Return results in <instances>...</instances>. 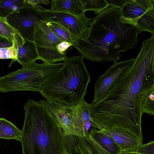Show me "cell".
<instances>
[{
  "label": "cell",
  "mask_w": 154,
  "mask_h": 154,
  "mask_svg": "<svg viewBox=\"0 0 154 154\" xmlns=\"http://www.w3.org/2000/svg\"><path fill=\"white\" fill-rule=\"evenodd\" d=\"M19 46L16 41L9 47L0 48V59H12L16 61L18 55Z\"/></svg>",
  "instance_id": "21"
},
{
  "label": "cell",
  "mask_w": 154,
  "mask_h": 154,
  "mask_svg": "<svg viewBox=\"0 0 154 154\" xmlns=\"http://www.w3.org/2000/svg\"><path fill=\"white\" fill-rule=\"evenodd\" d=\"M21 131L12 123L4 118H0V138L21 142Z\"/></svg>",
  "instance_id": "17"
},
{
  "label": "cell",
  "mask_w": 154,
  "mask_h": 154,
  "mask_svg": "<svg viewBox=\"0 0 154 154\" xmlns=\"http://www.w3.org/2000/svg\"><path fill=\"white\" fill-rule=\"evenodd\" d=\"M154 90V41L143 42L134 63L91 105L92 127L122 135L142 132L143 103Z\"/></svg>",
  "instance_id": "1"
},
{
  "label": "cell",
  "mask_w": 154,
  "mask_h": 154,
  "mask_svg": "<svg viewBox=\"0 0 154 154\" xmlns=\"http://www.w3.org/2000/svg\"><path fill=\"white\" fill-rule=\"evenodd\" d=\"M25 41L23 45L19 47L18 57L16 60L23 66L40 59L34 42Z\"/></svg>",
  "instance_id": "15"
},
{
  "label": "cell",
  "mask_w": 154,
  "mask_h": 154,
  "mask_svg": "<svg viewBox=\"0 0 154 154\" xmlns=\"http://www.w3.org/2000/svg\"><path fill=\"white\" fill-rule=\"evenodd\" d=\"M29 5L39 11H44L46 9L38 4L29 3Z\"/></svg>",
  "instance_id": "25"
},
{
  "label": "cell",
  "mask_w": 154,
  "mask_h": 154,
  "mask_svg": "<svg viewBox=\"0 0 154 154\" xmlns=\"http://www.w3.org/2000/svg\"><path fill=\"white\" fill-rule=\"evenodd\" d=\"M119 9L121 18L154 35V0H106Z\"/></svg>",
  "instance_id": "6"
},
{
  "label": "cell",
  "mask_w": 154,
  "mask_h": 154,
  "mask_svg": "<svg viewBox=\"0 0 154 154\" xmlns=\"http://www.w3.org/2000/svg\"><path fill=\"white\" fill-rule=\"evenodd\" d=\"M122 149L112 139L96 128H91L85 138L81 154H120Z\"/></svg>",
  "instance_id": "10"
},
{
  "label": "cell",
  "mask_w": 154,
  "mask_h": 154,
  "mask_svg": "<svg viewBox=\"0 0 154 154\" xmlns=\"http://www.w3.org/2000/svg\"><path fill=\"white\" fill-rule=\"evenodd\" d=\"M27 5L25 0H0V17L7 19L10 15Z\"/></svg>",
  "instance_id": "18"
},
{
  "label": "cell",
  "mask_w": 154,
  "mask_h": 154,
  "mask_svg": "<svg viewBox=\"0 0 154 154\" xmlns=\"http://www.w3.org/2000/svg\"><path fill=\"white\" fill-rule=\"evenodd\" d=\"M50 10L69 13L78 17L85 15V8L81 0H53Z\"/></svg>",
  "instance_id": "14"
},
{
  "label": "cell",
  "mask_w": 154,
  "mask_h": 154,
  "mask_svg": "<svg viewBox=\"0 0 154 154\" xmlns=\"http://www.w3.org/2000/svg\"><path fill=\"white\" fill-rule=\"evenodd\" d=\"M121 16L119 8L109 6L91 19L90 26L72 47L87 60L117 62L123 53L135 48L142 32Z\"/></svg>",
  "instance_id": "2"
},
{
  "label": "cell",
  "mask_w": 154,
  "mask_h": 154,
  "mask_svg": "<svg viewBox=\"0 0 154 154\" xmlns=\"http://www.w3.org/2000/svg\"><path fill=\"white\" fill-rule=\"evenodd\" d=\"M12 45L6 42L3 40H0V48L9 47L11 46Z\"/></svg>",
  "instance_id": "26"
},
{
  "label": "cell",
  "mask_w": 154,
  "mask_h": 154,
  "mask_svg": "<svg viewBox=\"0 0 154 154\" xmlns=\"http://www.w3.org/2000/svg\"><path fill=\"white\" fill-rule=\"evenodd\" d=\"M83 58L69 56L62 67L51 75L39 92L46 99L74 106L84 99L90 76Z\"/></svg>",
  "instance_id": "4"
},
{
  "label": "cell",
  "mask_w": 154,
  "mask_h": 154,
  "mask_svg": "<svg viewBox=\"0 0 154 154\" xmlns=\"http://www.w3.org/2000/svg\"><path fill=\"white\" fill-rule=\"evenodd\" d=\"M46 105L67 141L78 137L72 121L73 106L55 101L46 99Z\"/></svg>",
  "instance_id": "11"
},
{
  "label": "cell",
  "mask_w": 154,
  "mask_h": 154,
  "mask_svg": "<svg viewBox=\"0 0 154 154\" xmlns=\"http://www.w3.org/2000/svg\"><path fill=\"white\" fill-rule=\"evenodd\" d=\"M21 142L22 154H72L45 100L28 99L24 106Z\"/></svg>",
  "instance_id": "3"
},
{
  "label": "cell",
  "mask_w": 154,
  "mask_h": 154,
  "mask_svg": "<svg viewBox=\"0 0 154 154\" xmlns=\"http://www.w3.org/2000/svg\"><path fill=\"white\" fill-rule=\"evenodd\" d=\"M143 113L150 116L154 115V90H152L144 99L142 105Z\"/></svg>",
  "instance_id": "22"
},
{
  "label": "cell",
  "mask_w": 154,
  "mask_h": 154,
  "mask_svg": "<svg viewBox=\"0 0 154 154\" xmlns=\"http://www.w3.org/2000/svg\"><path fill=\"white\" fill-rule=\"evenodd\" d=\"M120 154H141L136 152L124 151H122Z\"/></svg>",
  "instance_id": "27"
},
{
  "label": "cell",
  "mask_w": 154,
  "mask_h": 154,
  "mask_svg": "<svg viewBox=\"0 0 154 154\" xmlns=\"http://www.w3.org/2000/svg\"><path fill=\"white\" fill-rule=\"evenodd\" d=\"M86 11H94L95 14H98L108 7L109 4L106 0H81Z\"/></svg>",
  "instance_id": "20"
},
{
  "label": "cell",
  "mask_w": 154,
  "mask_h": 154,
  "mask_svg": "<svg viewBox=\"0 0 154 154\" xmlns=\"http://www.w3.org/2000/svg\"><path fill=\"white\" fill-rule=\"evenodd\" d=\"M136 152L141 154H154V142L151 140L147 143L140 146Z\"/></svg>",
  "instance_id": "23"
},
{
  "label": "cell",
  "mask_w": 154,
  "mask_h": 154,
  "mask_svg": "<svg viewBox=\"0 0 154 154\" xmlns=\"http://www.w3.org/2000/svg\"><path fill=\"white\" fill-rule=\"evenodd\" d=\"M33 38L40 60L43 63H55L63 61L66 59V56L60 53L57 49V45L64 41L53 32L45 21L36 26Z\"/></svg>",
  "instance_id": "7"
},
{
  "label": "cell",
  "mask_w": 154,
  "mask_h": 154,
  "mask_svg": "<svg viewBox=\"0 0 154 154\" xmlns=\"http://www.w3.org/2000/svg\"><path fill=\"white\" fill-rule=\"evenodd\" d=\"M63 63L34 62L0 77V92L28 91L39 92L47 80L59 70Z\"/></svg>",
  "instance_id": "5"
},
{
  "label": "cell",
  "mask_w": 154,
  "mask_h": 154,
  "mask_svg": "<svg viewBox=\"0 0 154 154\" xmlns=\"http://www.w3.org/2000/svg\"><path fill=\"white\" fill-rule=\"evenodd\" d=\"M7 20L25 40L31 41L35 27L44 20L41 12L29 5L10 15Z\"/></svg>",
  "instance_id": "8"
},
{
  "label": "cell",
  "mask_w": 154,
  "mask_h": 154,
  "mask_svg": "<svg viewBox=\"0 0 154 154\" xmlns=\"http://www.w3.org/2000/svg\"><path fill=\"white\" fill-rule=\"evenodd\" d=\"M135 58L114 63L105 72L99 77L94 84L93 103L100 101L111 85L128 68L134 63Z\"/></svg>",
  "instance_id": "12"
},
{
  "label": "cell",
  "mask_w": 154,
  "mask_h": 154,
  "mask_svg": "<svg viewBox=\"0 0 154 154\" xmlns=\"http://www.w3.org/2000/svg\"><path fill=\"white\" fill-rule=\"evenodd\" d=\"M0 37L6 42L12 45L16 41L19 47L22 46L25 41L18 32L7 21V19L0 17Z\"/></svg>",
  "instance_id": "16"
},
{
  "label": "cell",
  "mask_w": 154,
  "mask_h": 154,
  "mask_svg": "<svg viewBox=\"0 0 154 154\" xmlns=\"http://www.w3.org/2000/svg\"><path fill=\"white\" fill-rule=\"evenodd\" d=\"M44 20L56 23L69 32L76 41L81 39L90 26L91 19L85 15L78 17L72 14L48 9L40 11Z\"/></svg>",
  "instance_id": "9"
},
{
  "label": "cell",
  "mask_w": 154,
  "mask_h": 154,
  "mask_svg": "<svg viewBox=\"0 0 154 154\" xmlns=\"http://www.w3.org/2000/svg\"><path fill=\"white\" fill-rule=\"evenodd\" d=\"M45 21L50 29L60 38L64 42L71 43L73 46L76 42V40L69 32L56 23Z\"/></svg>",
  "instance_id": "19"
},
{
  "label": "cell",
  "mask_w": 154,
  "mask_h": 154,
  "mask_svg": "<svg viewBox=\"0 0 154 154\" xmlns=\"http://www.w3.org/2000/svg\"><path fill=\"white\" fill-rule=\"evenodd\" d=\"M25 1L26 3L28 5L29 3H41L47 5H51V2L48 0H25Z\"/></svg>",
  "instance_id": "24"
},
{
  "label": "cell",
  "mask_w": 154,
  "mask_h": 154,
  "mask_svg": "<svg viewBox=\"0 0 154 154\" xmlns=\"http://www.w3.org/2000/svg\"><path fill=\"white\" fill-rule=\"evenodd\" d=\"M91 112V104L84 99L73 106L72 121L78 134L75 140V144L89 133V130L92 128Z\"/></svg>",
  "instance_id": "13"
},
{
  "label": "cell",
  "mask_w": 154,
  "mask_h": 154,
  "mask_svg": "<svg viewBox=\"0 0 154 154\" xmlns=\"http://www.w3.org/2000/svg\"><path fill=\"white\" fill-rule=\"evenodd\" d=\"M0 40H2V39H1V37H0Z\"/></svg>",
  "instance_id": "28"
}]
</instances>
